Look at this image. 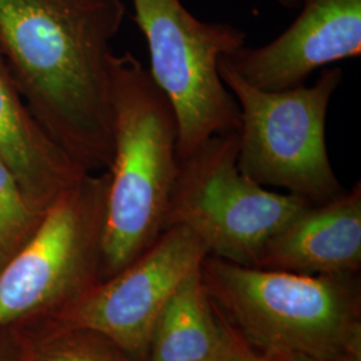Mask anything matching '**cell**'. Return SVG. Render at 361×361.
<instances>
[{
	"label": "cell",
	"instance_id": "6da1fadb",
	"mask_svg": "<svg viewBox=\"0 0 361 361\" xmlns=\"http://www.w3.org/2000/svg\"><path fill=\"white\" fill-rule=\"evenodd\" d=\"M122 0H0V54L39 126L87 173L113 157Z\"/></svg>",
	"mask_w": 361,
	"mask_h": 361
},
{
	"label": "cell",
	"instance_id": "7a4b0ae2",
	"mask_svg": "<svg viewBox=\"0 0 361 361\" xmlns=\"http://www.w3.org/2000/svg\"><path fill=\"white\" fill-rule=\"evenodd\" d=\"M113 157L104 213V277L122 271L164 232L178 171V122L133 52L111 59Z\"/></svg>",
	"mask_w": 361,
	"mask_h": 361
},
{
	"label": "cell",
	"instance_id": "3957f363",
	"mask_svg": "<svg viewBox=\"0 0 361 361\" xmlns=\"http://www.w3.org/2000/svg\"><path fill=\"white\" fill-rule=\"evenodd\" d=\"M201 277L214 310L258 350L361 357L359 274L307 276L207 256Z\"/></svg>",
	"mask_w": 361,
	"mask_h": 361
},
{
	"label": "cell",
	"instance_id": "277c9868",
	"mask_svg": "<svg viewBox=\"0 0 361 361\" xmlns=\"http://www.w3.org/2000/svg\"><path fill=\"white\" fill-rule=\"evenodd\" d=\"M219 73L240 109L237 165L243 174L313 205L345 192L325 141L328 107L343 79L338 67L324 70L312 86L281 91L249 85L228 56L219 59Z\"/></svg>",
	"mask_w": 361,
	"mask_h": 361
},
{
	"label": "cell",
	"instance_id": "5b68a950",
	"mask_svg": "<svg viewBox=\"0 0 361 361\" xmlns=\"http://www.w3.org/2000/svg\"><path fill=\"white\" fill-rule=\"evenodd\" d=\"M237 157L238 130L212 135L180 158L164 231L186 228L209 256L255 267L265 244L310 204L250 180Z\"/></svg>",
	"mask_w": 361,
	"mask_h": 361
},
{
	"label": "cell",
	"instance_id": "8992f818",
	"mask_svg": "<svg viewBox=\"0 0 361 361\" xmlns=\"http://www.w3.org/2000/svg\"><path fill=\"white\" fill-rule=\"evenodd\" d=\"M146 39L149 74L178 122V158L212 135L240 129V109L219 77V61L245 47V32L197 19L180 0H131Z\"/></svg>",
	"mask_w": 361,
	"mask_h": 361
},
{
	"label": "cell",
	"instance_id": "52a82bcc",
	"mask_svg": "<svg viewBox=\"0 0 361 361\" xmlns=\"http://www.w3.org/2000/svg\"><path fill=\"white\" fill-rule=\"evenodd\" d=\"M109 173H85L44 212L38 228L0 271V325L39 307L74 305L104 276Z\"/></svg>",
	"mask_w": 361,
	"mask_h": 361
},
{
	"label": "cell",
	"instance_id": "ba28073f",
	"mask_svg": "<svg viewBox=\"0 0 361 361\" xmlns=\"http://www.w3.org/2000/svg\"><path fill=\"white\" fill-rule=\"evenodd\" d=\"M207 246L182 226L161 233L122 271L95 285L62 313L63 329L102 335L134 361H149L155 324L169 298L201 269Z\"/></svg>",
	"mask_w": 361,
	"mask_h": 361
},
{
	"label": "cell",
	"instance_id": "9c48e42d",
	"mask_svg": "<svg viewBox=\"0 0 361 361\" xmlns=\"http://www.w3.org/2000/svg\"><path fill=\"white\" fill-rule=\"evenodd\" d=\"M296 20L271 43L228 56L257 89L305 85L319 68L361 55V0H307Z\"/></svg>",
	"mask_w": 361,
	"mask_h": 361
},
{
	"label": "cell",
	"instance_id": "30bf717a",
	"mask_svg": "<svg viewBox=\"0 0 361 361\" xmlns=\"http://www.w3.org/2000/svg\"><path fill=\"white\" fill-rule=\"evenodd\" d=\"M257 268L307 276L359 274L361 185L302 209L259 253Z\"/></svg>",
	"mask_w": 361,
	"mask_h": 361
},
{
	"label": "cell",
	"instance_id": "8fae6325",
	"mask_svg": "<svg viewBox=\"0 0 361 361\" xmlns=\"http://www.w3.org/2000/svg\"><path fill=\"white\" fill-rule=\"evenodd\" d=\"M0 159L13 171L30 202L40 212H46L61 194L87 173L39 126L1 54Z\"/></svg>",
	"mask_w": 361,
	"mask_h": 361
},
{
	"label": "cell",
	"instance_id": "7c38bea8",
	"mask_svg": "<svg viewBox=\"0 0 361 361\" xmlns=\"http://www.w3.org/2000/svg\"><path fill=\"white\" fill-rule=\"evenodd\" d=\"M221 329L201 277L192 274L169 298L155 324L149 361H212Z\"/></svg>",
	"mask_w": 361,
	"mask_h": 361
},
{
	"label": "cell",
	"instance_id": "4fadbf2b",
	"mask_svg": "<svg viewBox=\"0 0 361 361\" xmlns=\"http://www.w3.org/2000/svg\"><path fill=\"white\" fill-rule=\"evenodd\" d=\"M43 214L30 202L13 171L0 159V265L26 244Z\"/></svg>",
	"mask_w": 361,
	"mask_h": 361
},
{
	"label": "cell",
	"instance_id": "5bb4252c",
	"mask_svg": "<svg viewBox=\"0 0 361 361\" xmlns=\"http://www.w3.org/2000/svg\"><path fill=\"white\" fill-rule=\"evenodd\" d=\"M49 361H134L114 343L86 329H66Z\"/></svg>",
	"mask_w": 361,
	"mask_h": 361
},
{
	"label": "cell",
	"instance_id": "9a60e30c",
	"mask_svg": "<svg viewBox=\"0 0 361 361\" xmlns=\"http://www.w3.org/2000/svg\"><path fill=\"white\" fill-rule=\"evenodd\" d=\"M216 314L221 329V341L216 361H273L267 353L250 345L217 312Z\"/></svg>",
	"mask_w": 361,
	"mask_h": 361
},
{
	"label": "cell",
	"instance_id": "2e32d148",
	"mask_svg": "<svg viewBox=\"0 0 361 361\" xmlns=\"http://www.w3.org/2000/svg\"><path fill=\"white\" fill-rule=\"evenodd\" d=\"M267 353V352H264ZM273 361H361V357H348V359H322L308 356L295 352H268L267 353Z\"/></svg>",
	"mask_w": 361,
	"mask_h": 361
},
{
	"label": "cell",
	"instance_id": "e0dca14e",
	"mask_svg": "<svg viewBox=\"0 0 361 361\" xmlns=\"http://www.w3.org/2000/svg\"><path fill=\"white\" fill-rule=\"evenodd\" d=\"M285 8H301L307 0H277Z\"/></svg>",
	"mask_w": 361,
	"mask_h": 361
},
{
	"label": "cell",
	"instance_id": "ac0fdd59",
	"mask_svg": "<svg viewBox=\"0 0 361 361\" xmlns=\"http://www.w3.org/2000/svg\"><path fill=\"white\" fill-rule=\"evenodd\" d=\"M212 361H216V359H214V360H212Z\"/></svg>",
	"mask_w": 361,
	"mask_h": 361
}]
</instances>
